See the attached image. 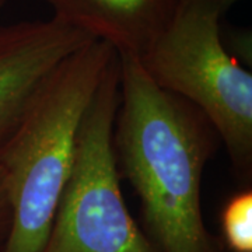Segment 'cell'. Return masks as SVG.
Here are the masks:
<instances>
[{
  "mask_svg": "<svg viewBox=\"0 0 252 252\" xmlns=\"http://www.w3.org/2000/svg\"><path fill=\"white\" fill-rule=\"evenodd\" d=\"M119 58L114 125L118 170L142 205L160 252H224L202 215V180L220 136L195 104L157 86L132 55Z\"/></svg>",
  "mask_w": 252,
  "mask_h": 252,
  "instance_id": "cell-1",
  "label": "cell"
},
{
  "mask_svg": "<svg viewBox=\"0 0 252 252\" xmlns=\"http://www.w3.org/2000/svg\"><path fill=\"white\" fill-rule=\"evenodd\" d=\"M117 51L93 39L69 55L39 89L0 168L13 210L4 252H39L72 172L81 121Z\"/></svg>",
  "mask_w": 252,
  "mask_h": 252,
  "instance_id": "cell-2",
  "label": "cell"
},
{
  "mask_svg": "<svg viewBox=\"0 0 252 252\" xmlns=\"http://www.w3.org/2000/svg\"><path fill=\"white\" fill-rule=\"evenodd\" d=\"M220 0H177L170 21L139 59L164 90L195 104L216 127L237 178L252 175V74L227 51Z\"/></svg>",
  "mask_w": 252,
  "mask_h": 252,
  "instance_id": "cell-3",
  "label": "cell"
},
{
  "mask_svg": "<svg viewBox=\"0 0 252 252\" xmlns=\"http://www.w3.org/2000/svg\"><path fill=\"white\" fill-rule=\"evenodd\" d=\"M119 58L111 62L81 121L74 161L39 252H160L130 216L114 147Z\"/></svg>",
  "mask_w": 252,
  "mask_h": 252,
  "instance_id": "cell-4",
  "label": "cell"
},
{
  "mask_svg": "<svg viewBox=\"0 0 252 252\" xmlns=\"http://www.w3.org/2000/svg\"><path fill=\"white\" fill-rule=\"evenodd\" d=\"M93 39L55 17L0 27V154L46 79Z\"/></svg>",
  "mask_w": 252,
  "mask_h": 252,
  "instance_id": "cell-5",
  "label": "cell"
},
{
  "mask_svg": "<svg viewBox=\"0 0 252 252\" xmlns=\"http://www.w3.org/2000/svg\"><path fill=\"white\" fill-rule=\"evenodd\" d=\"M52 17L140 58L170 21L177 0H46Z\"/></svg>",
  "mask_w": 252,
  "mask_h": 252,
  "instance_id": "cell-6",
  "label": "cell"
},
{
  "mask_svg": "<svg viewBox=\"0 0 252 252\" xmlns=\"http://www.w3.org/2000/svg\"><path fill=\"white\" fill-rule=\"evenodd\" d=\"M223 243L231 252H252V190L237 192L225 202L220 216Z\"/></svg>",
  "mask_w": 252,
  "mask_h": 252,
  "instance_id": "cell-7",
  "label": "cell"
},
{
  "mask_svg": "<svg viewBox=\"0 0 252 252\" xmlns=\"http://www.w3.org/2000/svg\"><path fill=\"white\" fill-rule=\"evenodd\" d=\"M11 220H13V210L4 184V177L0 168V252L6 251V245L11 230Z\"/></svg>",
  "mask_w": 252,
  "mask_h": 252,
  "instance_id": "cell-8",
  "label": "cell"
},
{
  "mask_svg": "<svg viewBox=\"0 0 252 252\" xmlns=\"http://www.w3.org/2000/svg\"><path fill=\"white\" fill-rule=\"evenodd\" d=\"M238 1H241V0H220L221 7H223V11H224V13H227V11L231 9L235 3H238Z\"/></svg>",
  "mask_w": 252,
  "mask_h": 252,
  "instance_id": "cell-9",
  "label": "cell"
},
{
  "mask_svg": "<svg viewBox=\"0 0 252 252\" xmlns=\"http://www.w3.org/2000/svg\"><path fill=\"white\" fill-rule=\"evenodd\" d=\"M4 3H6V0H0V9H1L3 6H4Z\"/></svg>",
  "mask_w": 252,
  "mask_h": 252,
  "instance_id": "cell-10",
  "label": "cell"
}]
</instances>
